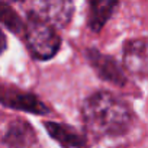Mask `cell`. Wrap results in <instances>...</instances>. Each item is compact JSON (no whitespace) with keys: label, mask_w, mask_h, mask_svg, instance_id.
Listing matches in <instances>:
<instances>
[{"label":"cell","mask_w":148,"mask_h":148,"mask_svg":"<svg viewBox=\"0 0 148 148\" xmlns=\"http://www.w3.org/2000/svg\"><path fill=\"white\" fill-rule=\"evenodd\" d=\"M86 128L96 136H119L128 132L134 116L131 108L108 92H97L83 105Z\"/></svg>","instance_id":"6da1fadb"},{"label":"cell","mask_w":148,"mask_h":148,"mask_svg":"<svg viewBox=\"0 0 148 148\" xmlns=\"http://www.w3.org/2000/svg\"><path fill=\"white\" fill-rule=\"evenodd\" d=\"M22 6L28 19L44 22L54 29L67 26L74 13L73 0H22Z\"/></svg>","instance_id":"7a4b0ae2"},{"label":"cell","mask_w":148,"mask_h":148,"mask_svg":"<svg viewBox=\"0 0 148 148\" xmlns=\"http://www.w3.org/2000/svg\"><path fill=\"white\" fill-rule=\"evenodd\" d=\"M23 36L28 49L38 60H51L61 45L60 35L55 29L35 19H28V23L23 26Z\"/></svg>","instance_id":"3957f363"},{"label":"cell","mask_w":148,"mask_h":148,"mask_svg":"<svg viewBox=\"0 0 148 148\" xmlns=\"http://www.w3.org/2000/svg\"><path fill=\"white\" fill-rule=\"evenodd\" d=\"M0 103L10 109L23 110V112L35 113V115L48 113V108L34 93L19 90L18 87H13L9 84L0 86Z\"/></svg>","instance_id":"277c9868"},{"label":"cell","mask_w":148,"mask_h":148,"mask_svg":"<svg viewBox=\"0 0 148 148\" xmlns=\"http://www.w3.org/2000/svg\"><path fill=\"white\" fill-rule=\"evenodd\" d=\"M87 60L99 74V77L115 84V86H123L126 83V77L123 70L119 67V64L109 55L100 54L96 49L87 51Z\"/></svg>","instance_id":"5b68a950"},{"label":"cell","mask_w":148,"mask_h":148,"mask_svg":"<svg viewBox=\"0 0 148 148\" xmlns=\"http://www.w3.org/2000/svg\"><path fill=\"white\" fill-rule=\"evenodd\" d=\"M123 64L129 73L145 77L148 67L145 39H132L123 45Z\"/></svg>","instance_id":"8992f818"},{"label":"cell","mask_w":148,"mask_h":148,"mask_svg":"<svg viewBox=\"0 0 148 148\" xmlns=\"http://www.w3.org/2000/svg\"><path fill=\"white\" fill-rule=\"evenodd\" d=\"M35 141V131L26 121L12 122L3 136V142L10 148H29Z\"/></svg>","instance_id":"52a82bcc"},{"label":"cell","mask_w":148,"mask_h":148,"mask_svg":"<svg viewBox=\"0 0 148 148\" xmlns=\"http://www.w3.org/2000/svg\"><path fill=\"white\" fill-rule=\"evenodd\" d=\"M45 129L62 148H84V138L68 125L57 122H45Z\"/></svg>","instance_id":"ba28073f"},{"label":"cell","mask_w":148,"mask_h":148,"mask_svg":"<svg viewBox=\"0 0 148 148\" xmlns=\"http://www.w3.org/2000/svg\"><path fill=\"white\" fill-rule=\"evenodd\" d=\"M118 0H89V28L99 32L113 15Z\"/></svg>","instance_id":"9c48e42d"},{"label":"cell","mask_w":148,"mask_h":148,"mask_svg":"<svg viewBox=\"0 0 148 148\" xmlns=\"http://www.w3.org/2000/svg\"><path fill=\"white\" fill-rule=\"evenodd\" d=\"M0 23L5 25L13 34H23V22L15 9L9 6V3L0 2Z\"/></svg>","instance_id":"30bf717a"},{"label":"cell","mask_w":148,"mask_h":148,"mask_svg":"<svg viewBox=\"0 0 148 148\" xmlns=\"http://www.w3.org/2000/svg\"><path fill=\"white\" fill-rule=\"evenodd\" d=\"M5 49H6V36H5V34L2 31H0V54H2Z\"/></svg>","instance_id":"8fae6325"},{"label":"cell","mask_w":148,"mask_h":148,"mask_svg":"<svg viewBox=\"0 0 148 148\" xmlns=\"http://www.w3.org/2000/svg\"><path fill=\"white\" fill-rule=\"evenodd\" d=\"M0 2H5V3H8V2H13V0H0Z\"/></svg>","instance_id":"7c38bea8"}]
</instances>
